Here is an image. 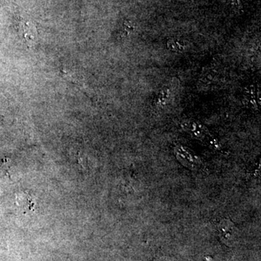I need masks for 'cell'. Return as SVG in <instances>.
Returning <instances> with one entry per match:
<instances>
[{
  "label": "cell",
  "instance_id": "obj_1",
  "mask_svg": "<svg viewBox=\"0 0 261 261\" xmlns=\"http://www.w3.org/2000/svg\"><path fill=\"white\" fill-rule=\"evenodd\" d=\"M220 238L223 243L231 246L235 242L236 239V228L230 221H224L219 226Z\"/></svg>",
  "mask_w": 261,
  "mask_h": 261
},
{
  "label": "cell",
  "instance_id": "obj_2",
  "mask_svg": "<svg viewBox=\"0 0 261 261\" xmlns=\"http://www.w3.org/2000/svg\"><path fill=\"white\" fill-rule=\"evenodd\" d=\"M154 261H172V259L168 258V257H158Z\"/></svg>",
  "mask_w": 261,
  "mask_h": 261
}]
</instances>
